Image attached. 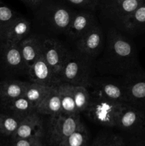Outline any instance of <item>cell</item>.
Segmentation results:
<instances>
[{"label":"cell","instance_id":"cell-1","mask_svg":"<svg viewBox=\"0 0 145 146\" xmlns=\"http://www.w3.org/2000/svg\"><path fill=\"white\" fill-rule=\"evenodd\" d=\"M125 104L94 94L91 96L90 103L85 112L95 123L105 127H116Z\"/></svg>","mask_w":145,"mask_h":146},{"label":"cell","instance_id":"cell-2","mask_svg":"<svg viewBox=\"0 0 145 146\" xmlns=\"http://www.w3.org/2000/svg\"><path fill=\"white\" fill-rule=\"evenodd\" d=\"M89 57L80 54L69 52L60 73V78L63 83L72 86L88 87L90 85V66Z\"/></svg>","mask_w":145,"mask_h":146},{"label":"cell","instance_id":"cell-3","mask_svg":"<svg viewBox=\"0 0 145 146\" xmlns=\"http://www.w3.org/2000/svg\"><path fill=\"white\" fill-rule=\"evenodd\" d=\"M82 124L83 123L81 121L79 113L70 115L60 113L57 115L51 116L48 130L50 143L57 146L63 140L76 131Z\"/></svg>","mask_w":145,"mask_h":146},{"label":"cell","instance_id":"cell-4","mask_svg":"<svg viewBox=\"0 0 145 146\" xmlns=\"http://www.w3.org/2000/svg\"><path fill=\"white\" fill-rule=\"evenodd\" d=\"M68 54L69 51L57 40L45 38L42 41V56L59 77Z\"/></svg>","mask_w":145,"mask_h":146},{"label":"cell","instance_id":"cell-5","mask_svg":"<svg viewBox=\"0 0 145 146\" xmlns=\"http://www.w3.org/2000/svg\"><path fill=\"white\" fill-rule=\"evenodd\" d=\"M27 73L31 82L45 86L54 88L62 83L60 77L48 65L42 55L28 68Z\"/></svg>","mask_w":145,"mask_h":146},{"label":"cell","instance_id":"cell-6","mask_svg":"<svg viewBox=\"0 0 145 146\" xmlns=\"http://www.w3.org/2000/svg\"><path fill=\"white\" fill-rule=\"evenodd\" d=\"M90 85L94 86L96 95L118 102L127 103L124 84L110 78H99Z\"/></svg>","mask_w":145,"mask_h":146},{"label":"cell","instance_id":"cell-7","mask_svg":"<svg viewBox=\"0 0 145 146\" xmlns=\"http://www.w3.org/2000/svg\"><path fill=\"white\" fill-rule=\"evenodd\" d=\"M103 44V33L100 27L95 25L78 40L77 46L80 54L88 57L98 55Z\"/></svg>","mask_w":145,"mask_h":146},{"label":"cell","instance_id":"cell-8","mask_svg":"<svg viewBox=\"0 0 145 146\" xmlns=\"http://www.w3.org/2000/svg\"><path fill=\"white\" fill-rule=\"evenodd\" d=\"M44 136L43 121L39 114L35 111L24 117L11 137L13 140L19 138Z\"/></svg>","mask_w":145,"mask_h":146},{"label":"cell","instance_id":"cell-9","mask_svg":"<svg viewBox=\"0 0 145 146\" xmlns=\"http://www.w3.org/2000/svg\"><path fill=\"white\" fill-rule=\"evenodd\" d=\"M109 35V50L112 58L122 63L129 61L133 54L132 44L126 38L117 31L112 30Z\"/></svg>","mask_w":145,"mask_h":146},{"label":"cell","instance_id":"cell-10","mask_svg":"<svg viewBox=\"0 0 145 146\" xmlns=\"http://www.w3.org/2000/svg\"><path fill=\"white\" fill-rule=\"evenodd\" d=\"M95 25L96 21L92 14L81 11L73 14L66 34L72 39L78 40Z\"/></svg>","mask_w":145,"mask_h":146},{"label":"cell","instance_id":"cell-11","mask_svg":"<svg viewBox=\"0 0 145 146\" xmlns=\"http://www.w3.org/2000/svg\"><path fill=\"white\" fill-rule=\"evenodd\" d=\"M26 68L30 66L42 55V41L34 35L28 36L18 44Z\"/></svg>","mask_w":145,"mask_h":146},{"label":"cell","instance_id":"cell-12","mask_svg":"<svg viewBox=\"0 0 145 146\" xmlns=\"http://www.w3.org/2000/svg\"><path fill=\"white\" fill-rule=\"evenodd\" d=\"M1 53L6 66L14 71H26L18 44L3 41Z\"/></svg>","mask_w":145,"mask_h":146},{"label":"cell","instance_id":"cell-13","mask_svg":"<svg viewBox=\"0 0 145 146\" xmlns=\"http://www.w3.org/2000/svg\"><path fill=\"white\" fill-rule=\"evenodd\" d=\"M31 24L26 19L18 16L11 23L4 32L1 41L18 44L29 36Z\"/></svg>","mask_w":145,"mask_h":146},{"label":"cell","instance_id":"cell-14","mask_svg":"<svg viewBox=\"0 0 145 146\" xmlns=\"http://www.w3.org/2000/svg\"><path fill=\"white\" fill-rule=\"evenodd\" d=\"M142 121V113L131 104L125 103L118 118L116 127L126 131H132L140 125Z\"/></svg>","mask_w":145,"mask_h":146},{"label":"cell","instance_id":"cell-15","mask_svg":"<svg viewBox=\"0 0 145 146\" xmlns=\"http://www.w3.org/2000/svg\"><path fill=\"white\" fill-rule=\"evenodd\" d=\"M127 103L134 104L145 100V78L128 76L123 83Z\"/></svg>","mask_w":145,"mask_h":146},{"label":"cell","instance_id":"cell-16","mask_svg":"<svg viewBox=\"0 0 145 146\" xmlns=\"http://www.w3.org/2000/svg\"><path fill=\"white\" fill-rule=\"evenodd\" d=\"M36 111L38 114L54 116L61 113V104L58 86L51 89L45 98L37 106Z\"/></svg>","mask_w":145,"mask_h":146},{"label":"cell","instance_id":"cell-17","mask_svg":"<svg viewBox=\"0 0 145 146\" xmlns=\"http://www.w3.org/2000/svg\"><path fill=\"white\" fill-rule=\"evenodd\" d=\"M27 84L28 82L17 80L0 81V98L4 102L22 96Z\"/></svg>","mask_w":145,"mask_h":146},{"label":"cell","instance_id":"cell-18","mask_svg":"<svg viewBox=\"0 0 145 146\" xmlns=\"http://www.w3.org/2000/svg\"><path fill=\"white\" fill-rule=\"evenodd\" d=\"M73 13L63 7H55L48 14V21L54 29L59 31L66 32Z\"/></svg>","mask_w":145,"mask_h":146},{"label":"cell","instance_id":"cell-19","mask_svg":"<svg viewBox=\"0 0 145 146\" xmlns=\"http://www.w3.org/2000/svg\"><path fill=\"white\" fill-rule=\"evenodd\" d=\"M61 104V113L70 115L78 113L75 107L73 94V86L62 82L58 86Z\"/></svg>","mask_w":145,"mask_h":146},{"label":"cell","instance_id":"cell-20","mask_svg":"<svg viewBox=\"0 0 145 146\" xmlns=\"http://www.w3.org/2000/svg\"><path fill=\"white\" fill-rule=\"evenodd\" d=\"M144 1L143 0H112L110 9L112 14L123 23Z\"/></svg>","mask_w":145,"mask_h":146},{"label":"cell","instance_id":"cell-21","mask_svg":"<svg viewBox=\"0 0 145 146\" xmlns=\"http://www.w3.org/2000/svg\"><path fill=\"white\" fill-rule=\"evenodd\" d=\"M6 108L17 116L24 118L28 114L35 112L36 106L24 96H20L15 99L4 101Z\"/></svg>","mask_w":145,"mask_h":146},{"label":"cell","instance_id":"cell-22","mask_svg":"<svg viewBox=\"0 0 145 146\" xmlns=\"http://www.w3.org/2000/svg\"><path fill=\"white\" fill-rule=\"evenodd\" d=\"M53 88L33 82H28L24 96L36 106L45 98Z\"/></svg>","mask_w":145,"mask_h":146},{"label":"cell","instance_id":"cell-23","mask_svg":"<svg viewBox=\"0 0 145 146\" xmlns=\"http://www.w3.org/2000/svg\"><path fill=\"white\" fill-rule=\"evenodd\" d=\"M89 133L84 123L57 146H88Z\"/></svg>","mask_w":145,"mask_h":146},{"label":"cell","instance_id":"cell-24","mask_svg":"<svg viewBox=\"0 0 145 146\" xmlns=\"http://www.w3.org/2000/svg\"><path fill=\"white\" fill-rule=\"evenodd\" d=\"M23 118L15 115L0 113V135L10 136L14 134Z\"/></svg>","mask_w":145,"mask_h":146},{"label":"cell","instance_id":"cell-25","mask_svg":"<svg viewBox=\"0 0 145 146\" xmlns=\"http://www.w3.org/2000/svg\"><path fill=\"white\" fill-rule=\"evenodd\" d=\"M73 94L76 111L78 113L85 112L91 101V96L86 87L73 86Z\"/></svg>","mask_w":145,"mask_h":146},{"label":"cell","instance_id":"cell-26","mask_svg":"<svg viewBox=\"0 0 145 146\" xmlns=\"http://www.w3.org/2000/svg\"><path fill=\"white\" fill-rule=\"evenodd\" d=\"M125 27L127 29H135L145 24V1L134 11L125 21Z\"/></svg>","mask_w":145,"mask_h":146},{"label":"cell","instance_id":"cell-27","mask_svg":"<svg viewBox=\"0 0 145 146\" xmlns=\"http://www.w3.org/2000/svg\"><path fill=\"white\" fill-rule=\"evenodd\" d=\"M18 15L9 7L0 4V39H2L4 32L11 23Z\"/></svg>","mask_w":145,"mask_h":146},{"label":"cell","instance_id":"cell-28","mask_svg":"<svg viewBox=\"0 0 145 146\" xmlns=\"http://www.w3.org/2000/svg\"><path fill=\"white\" fill-rule=\"evenodd\" d=\"M90 146H125V141L119 135L107 133L98 136Z\"/></svg>","mask_w":145,"mask_h":146},{"label":"cell","instance_id":"cell-29","mask_svg":"<svg viewBox=\"0 0 145 146\" xmlns=\"http://www.w3.org/2000/svg\"><path fill=\"white\" fill-rule=\"evenodd\" d=\"M13 141L12 146H43L42 138L39 137L19 138Z\"/></svg>","mask_w":145,"mask_h":146},{"label":"cell","instance_id":"cell-30","mask_svg":"<svg viewBox=\"0 0 145 146\" xmlns=\"http://www.w3.org/2000/svg\"><path fill=\"white\" fill-rule=\"evenodd\" d=\"M70 4L85 9L93 10L96 8L99 0H65Z\"/></svg>","mask_w":145,"mask_h":146},{"label":"cell","instance_id":"cell-31","mask_svg":"<svg viewBox=\"0 0 145 146\" xmlns=\"http://www.w3.org/2000/svg\"><path fill=\"white\" fill-rule=\"evenodd\" d=\"M25 4L30 6H37L47 0H22Z\"/></svg>","mask_w":145,"mask_h":146},{"label":"cell","instance_id":"cell-32","mask_svg":"<svg viewBox=\"0 0 145 146\" xmlns=\"http://www.w3.org/2000/svg\"><path fill=\"white\" fill-rule=\"evenodd\" d=\"M136 146H145V141H143V142L139 143Z\"/></svg>","mask_w":145,"mask_h":146},{"label":"cell","instance_id":"cell-33","mask_svg":"<svg viewBox=\"0 0 145 146\" xmlns=\"http://www.w3.org/2000/svg\"><path fill=\"white\" fill-rule=\"evenodd\" d=\"M143 1H145V0H143Z\"/></svg>","mask_w":145,"mask_h":146}]
</instances>
